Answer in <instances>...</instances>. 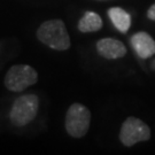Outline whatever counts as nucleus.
I'll return each instance as SVG.
<instances>
[{
  "label": "nucleus",
  "mask_w": 155,
  "mask_h": 155,
  "mask_svg": "<svg viewBox=\"0 0 155 155\" xmlns=\"http://www.w3.org/2000/svg\"><path fill=\"white\" fill-rule=\"evenodd\" d=\"M150 138V127L137 117H127L121 127L120 140L127 147H131L139 141H146Z\"/></svg>",
  "instance_id": "5"
},
{
  "label": "nucleus",
  "mask_w": 155,
  "mask_h": 155,
  "mask_svg": "<svg viewBox=\"0 0 155 155\" xmlns=\"http://www.w3.org/2000/svg\"><path fill=\"white\" fill-rule=\"evenodd\" d=\"M97 51L107 60L121 59L127 54V47L121 40L115 38H102L97 43Z\"/></svg>",
  "instance_id": "6"
},
{
  "label": "nucleus",
  "mask_w": 155,
  "mask_h": 155,
  "mask_svg": "<svg viewBox=\"0 0 155 155\" xmlns=\"http://www.w3.org/2000/svg\"><path fill=\"white\" fill-rule=\"evenodd\" d=\"M38 82V72L28 64L12 66L5 76V86L13 92H22Z\"/></svg>",
  "instance_id": "4"
},
{
  "label": "nucleus",
  "mask_w": 155,
  "mask_h": 155,
  "mask_svg": "<svg viewBox=\"0 0 155 155\" xmlns=\"http://www.w3.org/2000/svg\"><path fill=\"white\" fill-rule=\"evenodd\" d=\"M108 16L113 22L114 27L121 31L122 33H125L131 27V16L127 11H124L121 7H111L108 9Z\"/></svg>",
  "instance_id": "8"
},
{
  "label": "nucleus",
  "mask_w": 155,
  "mask_h": 155,
  "mask_svg": "<svg viewBox=\"0 0 155 155\" xmlns=\"http://www.w3.org/2000/svg\"><path fill=\"white\" fill-rule=\"evenodd\" d=\"M130 41L139 58L148 59L155 54V40L147 32L140 31L134 33L130 39Z\"/></svg>",
  "instance_id": "7"
},
{
  "label": "nucleus",
  "mask_w": 155,
  "mask_h": 155,
  "mask_svg": "<svg viewBox=\"0 0 155 155\" xmlns=\"http://www.w3.org/2000/svg\"><path fill=\"white\" fill-rule=\"evenodd\" d=\"M66 130L74 138L84 137L90 129L91 111L82 104H72L66 114Z\"/></svg>",
  "instance_id": "3"
},
{
  "label": "nucleus",
  "mask_w": 155,
  "mask_h": 155,
  "mask_svg": "<svg viewBox=\"0 0 155 155\" xmlns=\"http://www.w3.org/2000/svg\"><path fill=\"white\" fill-rule=\"evenodd\" d=\"M147 17L152 21H155V4L150 6V9L147 11Z\"/></svg>",
  "instance_id": "10"
},
{
  "label": "nucleus",
  "mask_w": 155,
  "mask_h": 155,
  "mask_svg": "<svg viewBox=\"0 0 155 155\" xmlns=\"http://www.w3.org/2000/svg\"><path fill=\"white\" fill-rule=\"evenodd\" d=\"M102 28V20L94 12H86L78 22V30L81 32H95Z\"/></svg>",
  "instance_id": "9"
},
{
  "label": "nucleus",
  "mask_w": 155,
  "mask_h": 155,
  "mask_svg": "<svg viewBox=\"0 0 155 155\" xmlns=\"http://www.w3.org/2000/svg\"><path fill=\"white\" fill-rule=\"evenodd\" d=\"M37 38L56 51H67L70 47V37L62 20L54 18L45 21L37 29Z\"/></svg>",
  "instance_id": "1"
},
{
  "label": "nucleus",
  "mask_w": 155,
  "mask_h": 155,
  "mask_svg": "<svg viewBox=\"0 0 155 155\" xmlns=\"http://www.w3.org/2000/svg\"><path fill=\"white\" fill-rule=\"evenodd\" d=\"M39 108L38 97L35 94H24L18 97L12 106L9 118L13 125L25 127L37 116Z\"/></svg>",
  "instance_id": "2"
},
{
  "label": "nucleus",
  "mask_w": 155,
  "mask_h": 155,
  "mask_svg": "<svg viewBox=\"0 0 155 155\" xmlns=\"http://www.w3.org/2000/svg\"><path fill=\"white\" fill-rule=\"evenodd\" d=\"M97 1H110V0H97Z\"/></svg>",
  "instance_id": "11"
}]
</instances>
